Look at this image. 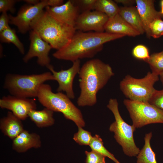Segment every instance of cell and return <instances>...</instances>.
I'll return each mask as SVG.
<instances>
[{"label":"cell","instance_id":"1","mask_svg":"<svg viewBox=\"0 0 163 163\" xmlns=\"http://www.w3.org/2000/svg\"><path fill=\"white\" fill-rule=\"evenodd\" d=\"M124 36L106 32L76 30L70 42L53 56L57 59L72 62L83 58H92L102 50L104 43Z\"/></svg>","mask_w":163,"mask_h":163},{"label":"cell","instance_id":"2","mask_svg":"<svg viewBox=\"0 0 163 163\" xmlns=\"http://www.w3.org/2000/svg\"><path fill=\"white\" fill-rule=\"evenodd\" d=\"M78 74L80 93L77 103L81 107L95 104L98 92L114 75L111 67L98 59L86 62Z\"/></svg>","mask_w":163,"mask_h":163},{"label":"cell","instance_id":"3","mask_svg":"<svg viewBox=\"0 0 163 163\" xmlns=\"http://www.w3.org/2000/svg\"><path fill=\"white\" fill-rule=\"evenodd\" d=\"M30 29L57 50L66 46L76 31L74 27L59 21L44 10L31 22Z\"/></svg>","mask_w":163,"mask_h":163},{"label":"cell","instance_id":"4","mask_svg":"<svg viewBox=\"0 0 163 163\" xmlns=\"http://www.w3.org/2000/svg\"><path fill=\"white\" fill-rule=\"evenodd\" d=\"M37 97L43 106L53 112L61 113L66 119L72 121L78 127L85 126L81 111L66 94L62 92L54 93L50 85L44 83L40 86Z\"/></svg>","mask_w":163,"mask_h":163},{"label":"cell","instance_id":"5","mask_svg":"<svg viewBox=\"0 0 163 163\" xmlns=\"http://www.w3.org/2000/svg\"><path fill=\"white\" fill-rule=\"evenodd\" d=\"M49 80H55L51 72L29 75L9 73L5 77L3 88L13 96L37 97L41 85Z\"/></svg>","mask_w":163,"mask_h":163},{"label":"cell","instance_id":"6","mask_svg":"<svg viewBox=\"0 0 163 163\" xmlns=\"http://www.w3.org/2000/svg\"><path fill=\"white\" fill-rule=\"evenodd\" d=\"M107 107L113 113L115 119L110 126V131L114 133V138L121 146L125 154L130 157L137 156L140 150L136 146L134 139L133 133L136 128L133 125L128 124L123 119L116 99H110Z\"/></svg>","mask_w":163,"mask_h":163},{"label":"cell","instance_id":"7","mask_svg":"<svg viewBox=\"0 0 163 163\" xmlns=\"http://www.w3.org/2000/svg\"><path fill=\"white\" fill-rule=\"evenodd\" d=\"M158 80V75L150 72L141 78L127 75L120 82V88L129 99L148 102L155 90L154 85Z\"/></svg>","mask_w":163,"mask_h":163},{"label":"cell","instance_id":"8","mask_svg":"<svg viewBox=\"0 0 163 163\" xmlns=\"http://www.w3.org/2000/svg\"><path fill=\"white\" fill-rule=\"evenodd\" d=\"M123 102L136 128L150 124L163 123V112L148 102L129 99Z\"/></svg>","mask_w":163,"mask_h":163},{"label":"cell","instance_id":"9","mask_svg":"<svg viewBox=\"0 0 163 163\" xmlns=\"http://www.w3.org/2000/svg\"><path fill=\"white\" fill-rule=\"evenodd\" d=\"M47 6V0H41L35 5H27L22 7L17 15L13 16L9 14V23L16 26L19 32L22 34L31 30L30 24L32 21Z\"/></svg>","mask_w":163,"mask_h":163},{"label":"cell","instance_id":"10","mask_svg":"<svg viewBox=\"0 0 163 163\" xmlns=\"http://www.w3.org/2000/svg\"><path fill=\"white\" fill-rule=\"evenodd\" d=\"M30 44L29 49L23 59L25 63L34 57L37 58V62L41 66L47 67L50 65L49 53L52 48L48 43L44 40L36 32L31 30L30 33Z\"/></svg>","mask_w":163,"mask_h":163},{"label":"cell","instance_id":"11","mask_svg":"<svg viewBox=\"0 0 163 163\" xmlns=\"http://www.w3.org/2000/svg\"><path fill=\"white\" fill-rule=\"evenodd\" d=\"M47 68L53 75L55 80L58 83L57 92H64L70 99H74L75 95L73 88V82L75 76L78 74L80 70V60L73 62L72 66L66 70L62 69L60 71H56L50 64Z\"/></svg>","mask_w":163,"mask_h":163},{"label":"cell","instance_id":"12","mask_svg":"<svg viewBox=\"0 0 163 163\" xmlns=\"http://www.w3.org/2000/svg\"><path fill=\"white\" fill-rule=\"evenodd\" d=\"M109 19L105 14L94 10L80 14L75 22L76 30L84 32L91 31L103 32Z\"/></svg>","mask_w":163,"mask_h":163},{"label":"cell","instance_id":"13","mask_svg":"<svg viewBox=\"0 0 163 163\" xmlns=\"http://www.w3.org/2000/svg\"><path fill=\"white\" fill-rule=\"evenodd\" d=\"M0 107L11 111L18 118L24 120L31 110L36 109L37 104L33 99L10 95L4 96L0 99Z\"/></svg>","mask_w":163,"mask_h":163},{"label":"cell","instance_id":"14","mask_svg":"<svg viewBox=\"0 0 163 163\" xmlns=\"http://www.w3.org/2000/svg\"><path fill=\"white\" fill-rule=\"evenodd\" d=\"M45 8L47 12L59 21L74 27L80 14L78 9L71 0L58 6H47Z\"/></svg>","mask_w":163,"mask_h":163},{"label":"cell","instance_id":"15","mask_svg":"<svg viewBox=\"0 0 163 163\" xmlns=\"http://www.w3.org/2000/svg\"><path fill=\"white\" fill-rule=\"evenodd\" d=\"M136 8L140 16L145 33L148 38L151 36L149 25L154 20L161 19L163 15L156 10L154 0H136Z\"/></svg>","mask_w":163,"mask_h":163},{"label":"cell","instance_id":"16","mask_svg":"<svg viewBox=\"0 0 163 163\" xmlns=\"http://www.w3.org/2000/svg\"><path fill=\"white\" fill-rule=\"evenodd\" d=\"M41 146L40 136L35 133H30L24 129L13 139L12 148L19 153L26 152L31 148H38Z\"/></svg>","mask_w":163,"mask_h":163},{"label":"cell","instance_id":"17","mask_svg":"<svg viewBox=\"0 0 163 163\" xmlns=\"http://www.w3.org/2000/svg\"><path fill=\"white\" fill-rule=\"evenodd\" d=\"M105 32L133 37L140 35L119 14L109 18L105 27Z\"/></svg>","mask_w":163,"mask_h":163},{"label":"cell","instance_id":"18","mask_svg":"<svg viewBox=\"0 0 163 163\" xmlns=\"http://www.w3.org/2000/svg\"><path fill=\"white\" fill-rule=\"evenodd\" d=\"M0 128L3 134L14 139L24 129L21 120L8 111L6 117L1 118Z\"/></svg>","mask_w":163,"mask_h":163},{"label":"cell","instance_id":"19","mask_svg":"<svg viewBox=\"0 0 163 163\" xmlns=\"http://www.w3.org/2000/svg\"><path fill=\"white\" fill-rule=\"evenodd\" d=\"M119 14L132 28L140 34L145 33L143 25L136 7H120Z\"/></svg>","mask_w":163,"mask_h":163},{"label":"cell","instance_id":"20","mask_svg":"<svg viewBox=\"0 0 163 163\" xmlns=\"http://www.w3.org/2000/svg\"><path fill=\"white\" fill-rule=\"evenodd\" d=\"M53 111L45 107L42 110H31L28 115L31 120L39 128L51 126L54 123Z\"/></svg>","mask_w":163,"mask_h":163},{"label":"cell","instance_id":"21","mask_svg":"<svg viewBox=\"0 0 163 163\" xmlns=\"http://www.w3.org/2000/svg\"><path fill=\"white\" fill-rule=\"evenodd\" d=\"M152 133L146 134L144 137V145L137 155L136 163H158L155 154L152 150L150 143Z\"/></svg>","mask_w":163,"mask_h":163},{"label":"cell","instance_id":"22","mask_svg":"<svg viewBox=\"0 0 163 163\" xmlns=\"http://www.w3.org/2000/svg\"><path fill=\"white\" fill-rule=\"evenodd\" d=\"M120 9L114 1L111 0H96L94 10L103 13L109 18L118 14Z\"/></svg>","mask_w":163,"mask_h":163},{"label":"cell","instance_id":"23","mask_svg":"<svg viewBox=\"0 0 163 163\" xmlns=\"http://www.w3.org/2000/svg\"><path fill=\"white\" fill-rule=\"evenodd\" d=\"M0 40L2 43H13L22 54H24V46L17 37L14 29L10 27L0 32Z\"/></svg>","mask_w":163,"mask_h":163},{"label":"cell","instance_id":"24","mask_svg":"<svg viewBox=\"0 0 163 163\" xmlns=\"http://www.w3.org/2000/svg\"><path fill=\"white\" fill-rule=\"evenodd\" d=\"M89 146L92 150L98 152L106 157L109 158L115 163H120L115 157L114 155L105 147L102 139L98 135L96 134L93 137L92 140Z\"/></svg>","mask_w":163,"mask_h":163},{"label":"cell","instance_id":"25","mask_svg":"<svg viewBox=\"0 0 163 163\" xmlns=\"http://www.w3.org/2000/svg\"><path fill=\"white\" fill-rule=\"evenodd\" d=\"M145 62L149 65L152 73L159 75L163 72V50L152 53Z\"/></svg>","mask_w":163,"mask_h":163},{"label":"cell","instance_id":"26","mask_svg":"<svg viewBox=\"0 0 163 163\" xmlns=\"http://www.w3.org/2000/svg\"><path fill=\"white\" fill-rule=\"evenodd\" d=\"M93 136L90 132L83 129L82 127H78V131L74 135L73 139L81 145H89Z\"/></svg>","mask_w":163,"mask_h":163},{"label":"cell","instance_id":"27","mask_svg":"<svg viewBox=\"0 0 163 163\" xmlns=\"http://www.w3.org/2000/svg\"><path fill=\"white\" fill-rule=\"evenodd\" d=\"M78 9L80 14L94 10L96 0H71Z\"/></svg>","mask_w":163,"mask_h":163},{"label":"cell","instance_id":"28","mask_svg":"<svg viewBox=\"0 0 163 163\" xmlns=\"http://www.w3.org/2000/svg\"><path fill=\"white\" fill-rule=\"evenodd\" d=\"M151 36L154 38L160 37L163 35V20L161 18L156 19L149 25Z\"/></svg>","mask_w":163,"mask_h":163},{"label":"cell","instance_id":"29","mask_svg":"<svg viewBox=\"0 0 163 163\" xmlns=\"http://www.w3.org/2000/svg\"><path fill=\"white\" fill-rule=\"evenodd\" d=\"M132 55L136 58L142 60L145 62L150 55L147 48L144 45L139 44L136 46L132 50Z\"/></svg>","mask_w":163,"mask_h":163},{"label":"cell","instance_id":"30","mask_svg":"<svg viewBox=\"0 0 163 163\" xmlns=\"http://www.w3.org/2000/svg\"><path fill=\"white\" fill-rule=\"evenodd\" d=\"M148 102L163 112V89L161 90H155Z\"/></svg>","mask_w":163,"mask_h":163},{"label":"cell","instance_id":"31","mask_svg":"<svg viewBox=\"0 0 163 163\" xmlns=\"http://www.w3.org/2000/svg\"><path fill=\"white\" fill-rule=\"evenodd\" d=\"M86 163H101L105 162V156L96 151H85Z\"/></svg>","mask_w":163,"mask_h":163},{"label":"cell","instance_id":"32","mask_svg":"<svg viewBox=\"0 0 163 163\" xmlns=\"http://www.w3.org/2000/svg\"><path fill=\"white\" fill-rule=\"evenodd\" d=\"M17 1L15 0H0V12L2 13L9 11L14 13L15 10L14 6Z\"/></svg>","mask_w":163,"mask_h":163},{"label":"cell","instance_id":"33","mask_svg":"<svg viewBox=\"0 0 163 163\" xmlns=\"http://www.w3.org/2000/svg\"><path fill=\"white\" fill-rule=\"evenodd\" d=\"M10 19L7 12H2L0 16V32L10 27L9 25Z\"/></svg>","mask_w":163,"mask_h":163},{"label":"cell","instance_id":"34","mask_svg":"<svg viewBox=\"0 0 163 163\" xmlns=\"http://www.w3.org/2000/svg\"><path fill=\"white\" fill-rule=\"evenodd\" d=\"M63 4V0H47V6L50 7L58 6Z\"/></svg>","mask_w":163,"mask_h":163},{"label":"cell","instance_id":"35","mask_svg":"<svg viewBox=\"0 0 163 163\" xmlns=\"http://www.w3.org/2000/svg\"><path fill=\"white\" fill-rule=\"evenodd\" d=\"M114 2L117 3H121L124 5H132L135 2V1L131 0H115Z\"/></svg>","mask_w":163,"mask_h":163},{"label":"cell","instance_id":"36","mask_svg":"<svg viewBox=\"0 0 163 163\" xmlns=\"http://www.w3.org/2000/svg\"><path fill=\"white\" fill-rule=\"evenodd\" d=\"M23 1L28 4L29 5H36L40 2L38 0H24Z\"/></svg>","mask_w":163,"mask_h":163},{"label":"cell","instance_id":"37","mask_svg":"<svg viewBox=\"0 0 163 163\" xmlns=\"http://www.w3.org/2000/svg\"><path fill=\"white\" fill-rule=\"evenodd\" d=\"M161 10L160 11L161 14L163 15V0L161 2Z\"/></svg>","mask_w":163,"mask_h":163},{"label":"cell","instance_id":"38","mask_svg":"<svg viewBox=\"0 0 163 163\" xmlns=\"http://www.w3.org/2000/svg\"><path fill=\"white\" fill-rule=\"evenodd\" d=\"M160 79L163 86V72L161 73L160 75Z\"/></svg>","mask_w":163,"mask_h":163},{"label":"cell","instance_id":"39","mask_svg":"<svg viewBox=\"0 0 163 163\" xmlns=\"http://www.w3.org/2000/svg\"><path fill=\"white\" fill-rule=\"evenodd\" d=\"M101 163H106L105 162H101Z\"/></svg>","mask_w":163,"mask_h":163}]
</instances>
